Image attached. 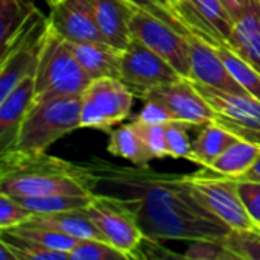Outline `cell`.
Segmentation results:
<instances>
[{
	"label": "cell",
	"mask_w": 260,
	"mask_h": 260,
	"mask_svg": "<svg viewBox=\"0 0 260 260\" xmlns=\"http://www.w3.org/2000/svg\"><path fill=\"white\" fill-rule=\"evenodd\" d=\"M94 192L123 203L146 239H224L230 229L193 195L186 175L160 174L148 166H117L93 158Z\"/></svg>",
	"instance_id": "6da1fadb"
},
{
	"label": "cell",
	"mask_w": 260,
	"mask_h": 260,
	"mask_svg": "<svg viewBox=\"0 0 260 260\" xmlns=\"http://www.w3.org/2000/svg\"><path fill=\"white\" fill-rule=\"evenodd\" d=\"M0 193L9 197L93 195L94 178L87 165H75L47 152H0Z\"/></svg>",
	"instance_id": "7a4b0ae2"
},
{
	"label": "cell",
	"mask_w": 260,
	"mask_h": 260,
	"mask_svg": "<svg viewBox=\"0 0 260 260\" xmlns=\"http://www.w3.org/2000/svg\"><path fill=\"white\" fill-rule=\"evenodd\" d=\"M81 128V94L34 102L9 149L46 152L55 142Z\"/></svg>",
	"instance_id": "3957f363"
},
{
	"label": "cell",
	"mask_w": 260,
	"mask_h": 260,
	"mask_svg": "<svg viewBox=\"0 0 260 260\" xmlns=\"http://www.w3.org/2000/svg\"><path fill=\"white\" fill-rule=\"evenodd\" d=\"M90 81L78 62L70 41L62 38L49 24L34 75L35 102L82 94Z\"/></svg>",
	"instance_id": "277c9868"
},
{
	"label": "cell",
	"mask_w": 260,
	"mask_h": 260,
	"mask_svg": "<svg viewBox=\"0 0 260 260\" xmlns=\"http://www.w3.org/2000/svg\"><path fill=\"white\" fill-rule=\"evenodd\" d=\"M49 30V17H44L38 9L20 29V32L2 46L0 52V101L11 90L26 79L34 76L40 55Z\"/></svg>",
	"instance_id": "5b68a950"
},
{
	"label": "cell",
	"mask_w": 260,
	"mask_h": 260,
	"mask_svg": "<svg viewBox=\"0 0 260 260\" xmlns=\"http://www.w3.org/2000/svg\"><path fill=\"white\" fill-rule=\"evenodd\" d=\"M136 93L119 78L90 81L81 94V128L110 133L131 116Z\"/></svg>",
	"instance_id": "8992f818"
},
{
	"label": "cell",
	"mask_w": 260,
	"mask_h": 260,
	"mask_svg": "<svg viewBox=\"0 0 260 260\" xmlns=\"http://www.w3.org/2000/svg\"><path fill=\"white\" fill-rule=\"evenodd\" d=\"M186 178L195 198L230 230L259 225L253 221L241 200L239 181L236 178L207 168L187 174Z\"/></svg>",
	"instance_id": "52a82bcc"
},
{
	"label": "cell",
	"mask_w": 260,
	"mask_h": 260,
	"mask_svg": "<svg viewBox=\"0 0 260 260\" xmlns=\"http://www.w3.org/2000/svg\"><path fill=\"white\" fill-rule=\"evenodd\" d=\"M85 212L110 244L123 251L129 260L139 259V250L146 236L123 203L104 193H94Z\"/></svg>",
	"instance_id": "ba28073f"
},
{
	"label": "cell",
	"mask_w": 260,
	"mask_h": 260,
	"mask_svg": "<svg viewBox=\"0 0 260 260\" xmlns=\"http://www.w3.org/2000/svg\"><path fill=\"white\" fill-rule=\"evenodd\" d=\"M131 34L134 40L140 41L165 61H168L183 78H189V35L174 29L139 6L131 18Z\"/></svg>",
	"instance_id": "9c48e42d"
},
{
	"label": "cell",
	"mask_w": 260,
	"mask_h": 260,
	"mask_svg": "<svg viewBox=\"0 0 260 260\" xmlns=\"http://www.w3.org/2000/svg\"><path fill=\"white\" fill-rule=\"evenodd\" d=\"M193 82V81H192ZM215 111V123L241 140L260 145V102L250 94L230 93L193 82Z\"/></svg>",
	"instance_id": "30bf717a"
},
{
	"label": "cell",
	"mask_w": 260,
	"mask_h": 260,
	"mask_svg": "<svg viewBox=\"0 0 260 260\" xmlns=\"http://www.w3.org/2000/svg\"><path fill=\"white\" fill-rule=\"evenodd\" d=\"M143 101H155L166 107L174 120L183 122L190 128L206 126L215 122V111L195 84L187 78L157 85L139 94Z\"/></svg>",
	"instance_id": "8fae6325"
},
{
	"label": "cell",
	"mask_w": 260,
	"mask_h": 260,
	"mask_svg": "<svg viewBox=\"0 0 260 260\" xmlns=\"http://www.w3.org/2000/svg\"><path fill=\"white\" fill-rule=\"evenodd\" d=\"M183 78L168 61L134 40L122 52L120 79L139 96L142 91Z\"/></svg>",
	"instance_id": "7c38bea8"
},
{
	"label": "cell",
	"mask_w": 260,
	"mask_h": 260,
	"mask_svg": "<svg viewBox=\"0 0 260 260\" xmlns=\"http://www.w3.org/2000/svg\"><path fill=\"white\" fill-rule=\"evenodd\" d=\"M174 8L190 34L212 46L229 47L235 21L221 0H175Z\"/></svg>",
	"instance_id": "4fadbf2b"
},
{
	"label": "cell",
	"mask_w": 260,
	"mask_h": 260,
	"mask_svg": "<svg viewBox=\"0 0 260 260\" xmlns=\"http://www.w3.org/2000/svg\"><path fill=\"white\" fill-rule=\"evenodd\" d=\"M47 17L50 27L70 43H105L96 23L91 0H61L50 6Z\"/></svg>",
	"instance_id": "5bb4252c"
},
{
	"label": "cell",
	"mask_w": 260,
	"mask_h": 260,
	"mask_svg": "<svg viewBox=\"0 0 260 260\" xmlns=\"http://www.w3.org/2000/svg\"><path fill=\"white\" fill-rule=\"evenodd\" d=\"M187 38L190 50V73L187 79L218 90L247 94V91L238 84L227 69L215 46L193 34H190Z\"/></svg>",
	"instance_id": "9a60e30c"
},
{
	"label": "cell",
	"mask_w": 260,
	"mask_h": 260,
	"mask_svg": "<svg viewBox=\"0 0 260 260\" xmlns=\"http://www.w3.org/2000/svg\"><path fill=\"white\" fill-rule=\"evenodd\" d=\"M91 3L105 43L125 50L133 41L131 18L137 6L128 0H91Z\"/></svg>",
	"instance_id": "2e32d148"
},
{
	"label": "cell",
	"mask_w": 260,
	"mask_h": 260,
	"mask_svg": "<svg viewBox=\"0 0 260 260\" xmlns=\"http://www.w3.org/2000/svg\"><path fill=\"white\" fill-rule=\"evenodd\" d=\"M35 102L34 76L18 82L11 93L0 101V152L9 149L20 131V126Z\"/></svg>",
	"instance_id": "e0dca14e"
},
{
	"label": "cell",
	"mask_w": 260,
	"mask_h": 260,
	"mask_svg": "<svg viewBox=\"0 0 260 260\" xmlns=\"http://www.w3.org/2000/svg\"><path fill=\"white\" fill-rule=\"evenodd\" d=\"M70 44L78 62L91 81L99 78L120 79V61L123 50L101 41H82Z\"/></svg>",
	"instance_id": "ac0fdd59"
},
{
	"label": "cell",
	"mask_w": 260,
	"mask_h": 260,
	"mask_svg": "<svg viewBox=\"0 0 260 260\" xmlns=\"http://www.w3.org/2000/svg\"><path fill=\"white\" fill-rule=\"evenodd\" d=\"M229 47L260 72V0H251L235 21Z\"/></svg>",
	"instance_id": "d6986e66"
},
{
	"label": "cell",
	"mask_w": 260,
	"mask_h": 260,
	"mask_svg": "<svg viewBox=\"0 0 260 260\" xmlns=\"http://www.w3.org/2000/svg\"><path fill=\"white\" fill-rule=\"evenodd\" d=\"M32 222L55 229L76 241L82 239H101L107 241L99 229L93 224L85 209L79 210H69V212H58V213H46V215H35L29 219ZM108 242V241H107Z\"/></svg>",
	"instance_id": "ffe728a7"
},
{
	"label": "cell",
	"mask_w": 260,
	"mask_h": 260,
	"mask_svg": "<svg viewBox=\"0 0 260 260\" xmlns=\"http://www.w3.org/2000/svg\"><path fill=\"white\" fill-rule=\"evenodd\" d=\"M239 139L219 126L218 123H209L203 126L198 137L192 142L190 154L187 157L189 161L200 165L201 168H210L213 161L235 142Z\"/></svg>",
	"instance_id": "44dd1931"
},
{
	"label": "cell",
	"mask_w": 260,
	"mask_h": 260,
	"mask_svg": "<svg viewBox=\"0 0 260 260\" xmlns=\"http://www.w3.org/2000/svg\"><path fill=\"white\" fill-rule=\"evenodd\" d=\"M107 145V151L114 155L131 161L136 166H148L154 157L148 151L140 131L133 120L131 123H125L116 129H111Z\"/></svg>",
	"instance_id": "7402d4cb"
},
{
	"label": "cell",
	"mask_w": 260,
	"mask_h": 260,
	"mask_svg": "<svg viewBox=\"0 0 260 260\" xmlns=\"http://www.w3.org/2000/svg\"><path fill=\"white\" fill-rule=\"evenodd\" d=\"M259 154L260 145L239 139L238 142L230 145L207 169L227 177L239 178L253 166Z\"/></svg>",
	"instance_id": "603a6c76"
},
{
	"label": "cell",
	"mask_w": 260,
	"mask_h": 260,
	"mask_svg": "<svg viewBox=\"0 0 260 260\" xmlns=\"http://www.w3.org/2000/svg\"><path fill=\"white\" fill-rule=\"evenodd\" d=\"M94 195V193H93ZM93 195H40V197H12L35 215L58 213L85 209Z\"/></svg>",
	"instance_id": "cb8c5ba5"
},
{
	"label": "cell",
	"mask_w": 260,
	"mask_h": 260,
	"mask_svg": "<svg viewBox=\"0 0 260 260\" xmlns=\"http://www.w3.org/2000/svg\"><path fill=\"white\" fill-rule=\"evenodd\" d=\"M38 11L32 0H0V41L5 46Z\"/></svg>",
	"instance_id": "d4e9b609"
},
{
	"label": "cell",
	"mask_w": 260,
	"mask_h": 260,
	"mask_svg": "<svg viewBox=\"0 0 260 260\" xmlns=\"http://www.w3.org/2000/svg\"><path fill=\"white\" fill-rule=\"evenodd\" d=\"M8 232L17 235V236H21V238H26L44 248H50V250H58V251H70L75 244L78 242L76 239L55 230V229H50V227H46V225H41V224H37V222H32V221H26L24 224L21 225H17L14 229H9Z\"/></svg>",
	"instance_id": "484cf974"
},
{
	"label": "cell",
	"mask_w": 260,
	"mask_h": 260,
	"mask_svg": "<svg viewBox=\"0 0 260 260\" xmlns=\"http://www.w3.org/2000/svg\"><path fill=\"white\" fill-rule=\"evenodd\" d=\"M238 84L260 102V72L227 46H215Z\"/></svg>",
	"instance_id": "4316f807"
},
{
	"label": "cell",
	"mask_w": 260,
	"mask_h": 260,
	"mask_svg": "<svg viewBox=\"0 0 260 260\" xmlns=\"http://www.w3.org/2000/svg\"><path fill=\"white\" fill-rule=\"evenodd\" d=\"M0 241L6 242L12 248L17 260H70L67 251L44 248L8 230H0Z\"/></svg>",
	"instance_id": "83f0119b"
},
{
	"label": "cell",
	"mask_w": 260,
	"mask_h": 260,
	"mask_svg": "<svg viewBox=\"0 0 260 260\" xmlns=\"http://www.w3.org/2000/svg\"><path fill=\"white\" fill-rule=\"evenodd\" d=\"M224 244L236 260H260V225L230 230Z\"/></svg>",
	"instance_id": "f1b7e54d"
},
{
	"label": "cell",
	"mask_w": 260,
	"mask_h": 260,
	"mask_svg": "<svg viewBox=\"0 0 260 260\" xmlns=\"http://www.w3.org/2000/svg\"><path fill=\"white\" fill-rule=\"evenodd\" d=\"M70 260H129L113 244L101 239H82L69 251Z\"/></svg>",
	"instance_id": "f546056e"
},
{
	"label": "cell",
	"mask_w": 260,
	"mask_h": 260,
	"mask_svg": "<svg viewBox=\"0 0 260 260\" xmlns=\"http://www.w3.org/2000/svg\"><path fill=\"white\" fill-rule=\"evenodd\" d=\"M183 259L190 260H236L224 244V239L190 241Z\"/></svg>",
	"instance_id": "4dcf8cb0"
},
{
	"label": "cell",
	"mask_w": 260,
	"mask_h": 260,
	"mask_svg": "<svg viewBox=\"0 0 260 260\" xmlns=\"http://www.w3.org/2000/svg\"><path fill=\"white\" fill-rule=\"evenodd\" d=\"M189 128H190L189 125L178 122V120H171L165 125L169 157L187 160L190 154V148H192V142L189 140V134H187Z\"/></svg>",
	"instance_id": "1f68e13d"
},
{
	"label": "cell",
	"mask_w": 260,
	"mask_h": 260,
	"mask_svg": "<svg viewBox=\"0 0 260 260\" xmlns=\"http://www.w3.org/2000/svg\"><path fill=\"white\" fill-rule=\"evenodd\" d=\"M128 2H131L133 5L148 11L149 14L155 15L161 21H165L169 26H172L174 29L183 32L186 35H190L189 29L180 20V17H178L177 11L174 8V3L171 0H128Z\"/></svg>",
	"instance_id": "d6a6232c"
},
{
	"label": "cell",
	"mask_w": 260,
	"mask_h": 260,
	"mask_svg": "<svg viewBox=\"0 0 260 260\" xmlns=\"http://www.w3.org/2000/svg\"><path fill=\"white\" fill-rule=\"evenodd\" d=\"M34 216V213L20 204L15 198L0 193V230H9L24 224Z\"/></svg>",
	"instance_id": "836d02e7"
},
{
	"label": "cell",
	"mask_w": 260,
	"mask_h": 260,
	"mask_svg": "<svg viewBox=\"0 0 260 260\" xmlns=\"http://www.w3.org/2000/svg\"><path fill=\"white\" fill-rule=\"evenodd\" d=\"M140 136L143 139V143L146 145L148 151L154 158H165L169 157L168 143H166V134H165V125H151V123H142L134 120Z\"/></svg>",
	"instance_id": "e575fe53"
},
{
	"label": "cell",
	"mask_w": 260,
	"mask_h": 260,
	"mask_svg": "<svg viewBox=\"0 0 260 260\" xmlns=\"http://www.w3.org/2000/svg\"><path fill=\"white\" fill-rule=\"evenodd\" d=\"M239 195L253 221L260 225V181H239Z\"/></svg>",
	"instance_id": "d590c367"
},
{
	"label": "cell",
	"mask_w": 260,
	"mask_h": 260,
	"mask_svg": "<svg viewBox=\"0 0 260 260\" xmlns=\"http://www.w3.org/2000/svg\"><path fill=\"white\" fill-rule=\"evenodd\" d=\"M134 120L142 123H151V125H166L168 122L174 120V117L161 104L155 101H145L143 108L139 111Z\"/></svg>",
	"instance_id": "8d00e7d4"
},
{
	"label": "cell",
	"mask_w": 260,
	"mask_h": 260,
	"mask_svg": "<svg viewBox=\"0 0 260 260\" xmlns=\"http://www.w3.org/2000/svg\"><path fill=\"white\" fill-rule=\"evenodd\" d=\"M250 2L251 0H221V3L224 5V8L227 9V12L233 18V21H236L238 18H241V15L248 9Z\"/></svg>",
	"instance_id": "74e56055"
},
{
	"label": "cell",
	"mask_w": 260,
	"mask_h": 260,
	"mask_svg": "<svg viewBox=\"0 0 260 260\" xmlns=\"http://www.w3.org/2000/svg\"><path fill=\"white\" fill-rule=\"evenodd\" d=\"M239 181H260V154L256 158V161L253 163V166L239 178H236Z\"/></svg>",
	"instance_id": "f35d334b"
},
{
	"label": "cell",
	"mask_w": 260,
	"mask_h": 260,
	"mask_svg": "<svg viewBox=\"0 0 260 260\" xmlns=\"http://www.w3.org/2000/svg\"><path fill=\"white\" fill-rule=\"evenodd\" d=\"M0 260H17L12 248L3 241H0Z\"/></svg>",
	"instance_id": "ab89813d"
},
{
	"label": "cell",
	"mask_w": 260,
	"mask_h": 260,
	"mask_svg": "<svg viewBox=\"0 0 260 260\" xmlns=\"http://www.w3.org/2000/svg\"><path fill=\"white\" fill-rule=\"evenodd\" d=\"M44 2H46V3H47L49 6H55V5H58V3H59L61 0H44Z\"/></svg>",
	"instance_id": "60d3db41"
},
{
	"label": "cell",
	"mask_w": 260,
	"mask_h": 260,
	"mask_svg": "<svg viewBox=\"0 0 260 260\" xmlns=\"http://www.w3.org/2000/svg\"><path fill=\"white\" fill-rule=\"evenodd\" d=\"M171 2H172V3H174V2H175V0H171Z\"/></svg>",
	"instance_id": "b9f144b4"
}]
</instances>
